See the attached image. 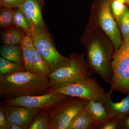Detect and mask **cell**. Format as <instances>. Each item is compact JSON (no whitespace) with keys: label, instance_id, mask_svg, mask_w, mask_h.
<instances>
[{"label":"cell","instance_id":"obj_1","mask_svg":"<svg viewBox=\"0 0 129 129\" xmlns=\"http://www.w3.org/2000/svg\"><path fill=\"white\" fill-rule=\"evenodd\" d=\"M48 82V78L26 71L0 75V97L6 101L44 94L47 92Z\"/></svg>","mask_w":129,"mask_h":129},{"label":"cell","instance_id":"obj_2","mask_svg":"<svg viewBox=\"0 0 129 129\" xmlns=\"http://www.w3.org/2000/svg\"><path fill=\"white\" fill-rule=\"evenodd\" d=\"M86 48L87 63L90 71L92 73L97 74L110 84L113 76L112 46L96 37L87 44Z\"/></svg>","mask_w":129,"mask_h":129},{"label":"cell","instance_id":"obj_3","mask_svg":"<svg viewBox=\"0 0 129 129\" xmlns=\"http://www.w3.org/2000/svg\"><path fill=\"white\" fill-rule=\"evenodd\" d=\"M84 55L72 53L68 65L51 72L48 75V89L60 88L91 76L92 73L84 60Z\"/></svg>","mask_w":129,"mask_h":129},{"label":"cell","instance_id":"obj_4","mask_svg":"<svg viewBox=\"0 0 129 129\" xmlns=\"http://www.w3.org/2000/svg\"><path fill=\"white\" fill-rule=\"evenodd\" d=\"M113 76L110 84L114 90L129 93V38L124 40L113 54Z\"/></svg>","mask_w":129,"mask_h":129},{"label":"cell","instance_id":"obj_5","mask_svg":"<svg viewBox=\"0 0 129 129\" xmlns=\"http://www.w3.org/2000/svg\"><path fill=\"white\" fill-rule=\"evenodd\" d=\"M27 35L31 38L34 47L49 65L51 72L70 64V58L64 57L58 51L47 31L30 32Z\"/></svg>","mask_w":129,"mask_h":129},{"label":"cell","instance_id":"obj_6","mask_svg":"<svg viewBox=\"0 0 129 129\" xmlns=\"http://www.w3.org/2000/svg\"><path fill=\"white\" fill-rule=\"evenodd\" d=\"M89 101L69 96L60 104L49 108L51 129H68L72 119L85 108Z\"/></svg>","mask_w":129,"mask_h":129},{"label":"cell","instance_id":"obj_7","mask_svg":"<svg viewBox=\"0 0 129 129\" xmlns=\"http://www.w3.org/2000/svg\"><path fill=\"white\" fill-rule=\"evenodd\" d=\"M62 93L69 96L76 97L90 101H99L105 96L104 88L98 83L95 78H84L60 88L48 89L47 92Z\"/></svg>","mask_w":129,"mask_h":129},{"label":"cell","instance_id":"obj_8","mask_svg":"<svg viewBox=\"0 0 129 129\" xmlns=\"http://www.w3.org/2000/svg\"><path fill=\"white\" fill-rule=\"evenodd\" d=\"M112 0H96L94 7L97 9L98 23L111 41L115 50L122 44L120 31L111 9Z\"/></svg>","mask_w":129,"mask_h":129},{"label":"cell","instance_id":"obj_9","mask_svg":"<svg viewBox=\"0 0 129 129\" xmlns=\"http://www.w3.org/2000/svg\"><path fill=\"white\" fill-rule=\"evenodd\" d=\"M69 96L60 92H49L40 95L27 96L6 100L2 104L6 106L29 108H50L60 104Z\"/></svg>","mask_w":129,"mask_h":129},{"label":"cell","instance_id":"obj_10","mask_svg":"<svg viewBox=\"0 0 129 129\" xmlns=\"http://www.w3.org/2000/svg\"><path fill=\"white\" fill-rule=\"evenodd\" d=\"M44 3L45 0H23L18 8L27 19L30 32L47 31L42 17Z\"/></svg>","mask_w":129,"mask_h":129},{"label":"cell","instance_id":"obj_11","mask_svg":"<svg viewBox=\"0 0 129 129\" xmlns=\"http://www.w3.org/2000/svg\"><path fill=\"white\" fill-rule=\"evenodd\" d=\"M0 108L5 113L8 123L21 126L24 129L28 128L41 109L6 106L3 104H1Z\"/></svg>","mask_w":129,"mask_h":129},{"label":"cell","instance_id":"obj_12","mask_svg":"<svg viewBox=\"0 0 129 129\" xmlns=\"http://www.w3.org/2000/svg\"><path fill=\"white\" fill-rule=\"evenodd\" d=\"M114 91L111 88L109 92L98 102L104 106L108 114L112 116V119L119 123L129 114V93L121 102L114 103L111 99V94Z\"/></svg>","mask_w":129,"mask_h":129},{"label":"cell","instance_id":"obj_13","mask_svg":"<svg viewBox=\"0 0 129 129\" xmlns=\"http://www.w3.org/2000/svg\"><path fill=\"white\" fill-rule=\"evenodd\" d=\"M85 109L96 122L98 129L105 123L112 119V116L109 115L104 106L100 102L89 101Z\"/></svg>","mask_w":129,"mask_h":129},{"label":"cell","instance_id":"obj_14","mask_svg":"<svg viewBox=\"0 0 129 129\" xmlns=\"http://www.w3.org/2000/svg\"><path fill=\"white\" fill-rule=\"evenodd\" d=\"M98 128L96 122L85 109L79 112L73 118L68 129H92Z\"/></svg>","mask_w":129,"mask_h":129},{"label":"cell","instance_id":"obj_15","mask_svg":"<svg viewBox=\"0 0 129 129\" xmlns=\"http://www.w3.org/2000/svg\"><path fill=\"white\" fill-rule=\"evenodd\" d=\"M30 50L35 73L42 77L48 78V75L51 73L49 65L34 46L30 49Z\"/></svg>","mask_w":129,"mask_h":129},{"label":"cell","instance_id":"obj_16","mask_svg":"<svg viewBox=\"0 0 129 129\" xmlns=\"http://www.w3.org/2000/svg\"><path fill=\"white\" fill-rule=\"evenodd\" d=\"M2 57L20 64H23V56L21 44L12 45L5 44L1 49Z\"/></svg>","mask_w":129,"mask_h":129},{"label":"cell","instance_id":"obj_17","mask_svg":"<svg viewBox=\"0 0 129 129\" xmlns=\"http://www.w3.org/2000/svg\"><path fill=\"white\" fill-rule=\"evenodd\" d=\"M28 129H51V118L49 108L40 109Z\"/></svg>","mask_w":129,"mask_h":129},{"label":"cell","instance_id":"obj_18","mask_svg":"<svg viewBox=\"0 0 129 129\" xmlns=\"http://www.w3.org/2000/svg\"><path fill=\"white\" fill-rule=\"evenodd\" d=\"M24 36L18 29L10 28L4 31L1 36V41L5 44L17 45L21 44Z\"/></svg>","mask_w":129,"mask_h":129},{"label":"cell","instance_id":"obj_19","mask_svg":"<svg viewBox=\"0 0 129 129\" xmlns=\"http://www.w3.org/2000/svg\"><path fill=\"white\" fill-rule=\"evenodd\" d=\"M26 71L24 65L0 57V75L12 74Z\"/></svg>","mask_w":129,"mask_h":129},{"label":"cell","instance_id":"obj_20","mask_svg":"<svg viewBox=\"0 0 129 129\" xmlns=\"http://www.w3.org/2000/svg\"><path fill=\"white\" fill-rule=\"evenodd\" d=\"M13 24L22 29L26 34L30 32V26L27 19L18 8L14 9Z\"/></svg>","mask_w":129,"mask_h":129},{"label":"cell","instance_id":"obj_21","mask_svg":"<svg viewBox=\"0 0 129 129\" xmlns=\"http://www.w3.org/2000/svg\"><path fill=\"white\" fill-rule=\"evenodd\" d=\"M14 10L2 8L0 14V26L2 28L9 27L13 24Z\"/></svg>","mask_w":129,"mask_h":129},{"label":"cell","instance_id":"obj_22","mask_svg":"<svg viewBox=\"0 0 129 129\" xmlns=\"http://www.w3.org/2000/svg\"><path fill=\"white\" fill-rule=\"evenodd\" d=\"M118 22L124 39L129 38V9L126 7L123 14Z\"/></svg>","mask_w":129,"mask_h":129},{"label":"cell","instance_id":"obj_23","mask_svg":"<svg viewBox=\"0 0 129 129\" xmlns=\"http://www.w3.org/2000/svg\"><path fill=\"white\" fill-rule=\"evenodd\" d=\"M21 46L23 56V64L25 70L29 73L35 74L32 64V53L30 49L23 46L21 45Z\"/></svg>","mask_w":129,"mask_h":129},{"label":"cell","instance_id":"obj_24","mask_svg":"<svg viewBox=\"0 0 129 129\" xmlns=\"http://www.w3.org/2000/svg\"><path fill=\"white\" fill-rule=\"evenodd\" d=\"M111 7L113 15L118 21L123 14L127 7L124 3L116 0H112Z\"/></svg>","mask_w":129,"mask_h":129},{"label":"cell","instance_id":"obj_25","mask_svg":"<svg viewBox=\"0 0 129 129\" xmlns=\"http://www.w3.org/2000/svg\"><path fill=\"white\" fill-rule=\"evenodd\" d=\"M23 0H0L1 8H7L10 9L18 8Z\"/></svg>","mask_w":129,"mask_h":129},{"label":"cell","instance_id":"obj_26","mask_svg":"<svg viewBox=\"0 0 129 129\" xmlns=\"http://www.w3.org/2000/svg\"><path fill=\"white\" fill-rule=\"evenodd\" d=\"M119 126V123L118 122L114 119H112L102 125L100 129H116Z\"/></svg>","mask_w":129,"mask_h":129},{"label":"cell","instance_id":"obj_27","mask_svg":"<svg viewBox=\"0 0 129 129\" xmlns=\"http://www.w3.org/2000/svg\"><path fill=\"white\" fill-rule=\"evenodd\" d=\"M21 45L27 48L31 49L34 46L33 42L30 37L26 34L24 36L21 42Z\"/></svg>","mask_w":129,"mask_h":129},{"label":"cell","instance_id":"obj_28","mask_svg":"<svg viewBox=\"0 0 129 129\" xmlns=\"http://www.w3.org/2000/svg\"><path fill=\"white\" fill-rule=\"evenodd\" d=\"M8 122L5 113L0 108V129H6Z\"/></svg>","mask_w":129,"mask_h":129},{"label":"cell","instance_id":"obj_29","mask_svg":"<svg viewBox=\"0 0 129 129\" xmlns=\"http://www.w3.org/2000/svg\"><path fill=\"white\" fill-rule=\"evenodd\" d=\"M6 129H24L23 127L17 125L8 123Z\"/></svg>","mask_w":129,"mask_h":129},{"label":"cell","instance_id":"obj_30","mask_svg":"<svg viewBox=\"0 0 129 129\" xmlns=\"http://www.w3.org/2000/svg\"><path fill=\"white\" fill-rule=\"evenodd\" d=\"M124 122L125 126L127 127V128L129 129V117H127Z\"/></svg>","mask_w":129,"mask_h":129},{"label":"cell","instance_id":"obj_31","mask_svg":"<svg viewBox=\"0 0 129 129\" xmlns=\"http://www.w3.org/2000/svg\"><path fill=\"white\" fill-rule=\"evenodd\" d=\"M124 4L129 5V0H116Z\"/></svg>","mask_w":129,"mask_h":129}]
</instances>
